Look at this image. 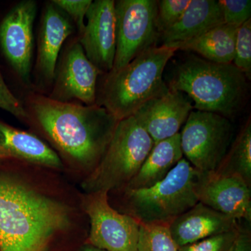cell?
Wrapping results in <instances>:
<instances>
[{
    "mask_svg": "<svg viewBox=\"0 0 251 251\" xmlns=\"http://www.w3.org/2000/svg\"><path fill=\"white\" fill-rule=\"evenodd\" d=\"M69 206L33 186L12 164L0 159V251H49L70 227Z\"/></svg>",
    "mask_w": 251,
    "mask_h": 251,
    "instance_id": "1",
    "label": "cell"
},
{
    "mask_svg": "<svg viewBox=\"0 0 251 251\" xmlns=\"http://www.w3.org/2000/svg\"><path fill=\"white\" fill-rule=\"evenodd\" d=\"M29 120L56 149L81 168L94 171L108 148L117 121L99 105H82L34 96L29 103Z\"/></svg>",
    "mask_w": 251,
    "mask_h": 251,
    "instance_id": "2",
    "label": "cell"
},
{
    "mask_svg": "<svg viewBox=\"0 0 251 251\" xmlns=\"http://www.w3.org/2000/svg\"><path fill=\"white\" fill-rule=\"evenodd\" d=\"M248 79L232 63L219 64L195 54L176 64L168 87L186 94L193 108L232 118L244 108Z\"/></svg>",
    "mask_w": 251,
    "mask_h": 251,
    "instance_id": "3",
    "label": "cell"
},
{
    "mask_svg": "<svg viewBox=\"0 0 251 251\" xmlns=\"http://www.w3.org/2000/svg\"><path fill=\"white\" fill-rule=\"evenodd\" d=\"M209 175L198 171L183 158L164 179L151 187L124 188L111 193L120 195L117 211L139 224L169 226L199 202Z\"/></svg>",
    "mask_w": 251,
    "mask_h": 251,
    "instance_id": "4",
    "label": "cell"
},
{
    "mask_svg": "<svg viewBox=\"0 0 251 251\" xmlns=\"http://www.w3.org/2000/svg\"><path fill=\"white\" fill-rule=\"evenodd\" d=\"M176 51L174 48L154 46L120 70L108 73L96 104L120 121L134 115L151 99L164 95L169 87L163 80V72Z\"/></svg>",
    "mask_w": 251,
    "mask_h": 251,
    "instance_id": "5",
    "label": "cell"
},
{
    "mask_svg": "<svg viewBox=\"0 0 251 251\" xmlns=\"http://www.w3.org/2000/svg\"><path fill=\"white\" fill-rule=\"evenodd\" d=\"M154 143L134 115L117 123L101 160L82 184L86 193H111L126 187Z\"/></svg>",
    "mask_w": 251,
    "mask_h": 251,
    "instance_id": "6",
    "label": "cell"
},
{
    "mask_svg": "<svg viewBox=\"0 0 251 251\" xmlns=\"http://www.w3.org/2000/svg\"><path fill=\"white\" fill-rule=\"evenodd\" d=\"M233 131L227 117L193 110L179 132L184 158L198 171L214 173L228 151Z\"/></svg>",
    "mask_w": 251,
    "mask_h": 251,
    "instance_id": "7",
    "label": "cell"
},
{
    "mask_svg": "<svg viewBox=\"0 0 251 251\" xmlns=\"http://www.w3.org/2000/svg\"><path fill=\"white\" fill-rule=\"evenodd\" d=\"M116 52L112 71H118L156 46L160 38L155 0H118L115 3Z\"/></svg>",
    "mask_w": 251,
    "mask_h": 251,
    "instance_id": "8",
    "label": "cell"
},
{
    "mask_svg": "<svg viewBox=\"0 0 251 251\" xmlns=\"http://www.w3.org/2000/svg\"><path fill=\"white\" fill-rule=\"evenodd\" d=\"M82 207L90 222L87 244L106 251H137L140 224L115 209L108 192L87 193Z\"/></svg>",
    "mask_w": 251,
    "mask_h": 251,
    "instance_id": "9",
    "label": "cell"
},
{
    "mask_svg": "<svg viewBox=\"0 0 251 251\" xmlns=\"http://www.w3.org/2000/svg\"><path fill=\"white\" fill-rule=\"evenodd\" d=\"M37 5L26 0L15 6L0 24V46L20 78L30 85L34 50L33 27Z\"/></svg>",
    "mask_w": 251,
    "mask_h": 251,
    "instance_id": "10",
    "label": "cell"
},
{
    "mask_svg": "<svg viewBox=\"0 0 251 251\" xmlns=\"http://www.w3.org/2000/svg\"><path fill=\"white\" fill-rule=\"evenodd\" d=\"M115 1H92L86 14L87 24L80 36L87 58L100 72H111L116 52Z\"/></svg>",
    "mask_w": 251,
    "mask_h": 251,
    "instance_id": "11",
    "label": "cell"
},
{
    "mask_svg": "<svg viewBox=\"0 0 251 251\" xmlns=\"http://www.w3.org/2000/svg\"><path fill=\"white\" fill-rule=\"evenodd\" d=\"M102 73L89 60L80 43L69 46L55 74L51 99L61 102L77 99L86 105L97 102V82Z\"/></svg>",
    "mask_w": 251,
    "mask_h": 251,
    "instance_id": "12",
    "label": "cell"
},
{
    "mask_svg": "<svg viewBox=\"0 0 251 251\" xmlns=\"http://www.w3.org/2000/svg\"><path fill=\"white\" fill-rule=\"evenodd\" d=\"M191 99L179 91H169L151 99L134 114L156 144L179 133L193 110Z\"/></svg>",
    "mask_w": 251,
    "mask_h": 251,
    "instance_id": "13",
    "label": "cell"
},
{
    "mask_svg": "<svg viewBox=\"0 0 251 251\" xmlns=\"http://www.w3.org/2000/svg\"><path fill=\"white\" fill-rule=\"evenodd\" d=\"M199 202L237 221L251 223V187L235 175H209Z\"/></svg>",
    "mask_w": 251,
    "mask_h": 251,
    "instance_id": "14",
    "label": "cell"
},
{
    "mask_svg": "<svg viewBox=\"0 0 251 251\" xmlns=\"http://www.w3.org/2000/svg\"><path fill=\"white\" fill-rule=\"evenodd\" d=\"M240 222L202 204L185 211L168 226L178 248L240 227Z\"/></svg>",
    "mask_w": 251,
    "mask_h": 251,
    "instance_id": "15",
    "label": "cell"
},
{
    "mask_svg": "<svg viewBox=\"0 0 251 251\" xmlns=\"http://www.w3.org/2000/svg\"><path fill=\"white\" fill-rule=\"evenodd\" d=\"M73 32L74 27L67 16L53 3L48 5L43 16L37 51V69L46 82L55 78L59 52Z\"/></svg>",
    "mask_w": 251,
    "mask_h": 251,
    "instance_id": "16",
    "label": "cell"
},
{
    "mask_svg": "<svg viewBox=\"0 0 251 251\" xmlns=\"http://www.w3.org/2000/svg\"><path fill=\"white\" fill-rule=\"evenodd\" d=\"M0 159L23 161L59 169L60 157L40 138L0 121Z\"/></svg>",
    "mask_w": 251,
    "mask_h": 251,
    "instance_id": "17",
    "label": "cell"
},
{
    "mask_svg": "<svg viewBox=\"0 0 251 251\" xmlns=\"http://www.w3.org/2000/svg\"><path fill=\"white\" fill-rule=\"evenodd\" d=\"M224 23L219 1L191 0L179 21L160 36L161 46L174 48Z\"/></svg>",
    "mask_w": 251,
    "mask_h": 251,
    "instance_id": "18",
    "label": "cell"
},
{
    "mask_svg": "<svg viewBox=\"0 0 251 251\" xmlns=\"http://www.w3.org/2000/svg\"><path fill=\"white\" fill-rule=\"evenodd\" d=\"M184 158L180 133L153 145L134 177L127 185L128 189H142L162 181Z\"/></svg>",
    "mask_w": 251,
    "mask_h": 251,
    "instance_id": "19",
    "label": "cell"
},
{
    "mask_svg": "<svg viewBox=\"0 0 251 251\" xmlns=\"http://www.w3.org/2000/svg\"><path fill=\"white\" fill-rule=\"evenodd\" d=\"M237 30V27L224 23L174 49L192 51L210 62L231 64L233 62Z\"/></svg>",
    "mask_w": 251,
    "mask_h": 251,
    "instance_id": "20",
    "label": "cell"
},
{
    "mask_svg": "<svg viewBox=\"0 0 251 251\" xmlns=\"http://www.w3.org/2000/svg\"><path fill=\"white\" fill-rule=\"evenodd\" d=\"M214 174L235 175L251 187V121L246 122Z\"/></svg>",
    "mask_w": 251,
    "mask_h": 251,
    "instance_id": "21",
    "label": "cell"
},
{
    "mask_svg": "<svg viewBox=\"0 0 251 251\" xmlns=\"http://www.w3.org/2000/svg\"><path fill=\"white\" fill-rule=\"evenodd\" d=\"M137 251H178L166 225L140 224Z\"/></svg>",
    "mask_w": 251,
    "mask_h": 251,
    "instance_id": "22",
    "label": "cell"
},
{
    "mask_svg": "<svg viewBox=\"0 0 251 251\" xmlns=\"http://www.w3.org/2000/svg\"><path fill=\"white\" fill-rule=\"evenodd\" d=\"M232 64L251 80V19L237 28Z\"/></svg>",
    "mask_w": 251,
    "mask_h": 251,
    "instance_id": "23",
    "label": "cell"
},
{
    "mask_svg": "<svg viewBox=\"0 0 251 251\" xmlns=\"http://www.w3.org/2000/svg\"><path fill=\"white\" fill-rule=\"evenodd\" d=\"M190 2L191 0L157 1L156 24L160 36L179 21Z\"/></svg>",
    "mask_w": 251,
    "mask_h": 251,
    "instance_id": "24",
    "label": "cell"
},
{
    "mask_svg": "<svg viewBox=\"0 0 251 251\" xmlns=\"http://www.w3.org/2000/svg\"><path fill=\"white\" fill-rule=\"evenodd\" d=\"M242 226L178 248V251H229L240 233Z\"/></svg>",
    "mask_w": 251,
    "mask_h": 251,
    "instance_id": "25",
    "label": "cell"
},
{
    "mask_svg": "<svg viewBox=\"0 0 251 251\" xmlns=\"http://www.w3.org/2000/svg\"><path fill=\"white\" fill-rule=\"evenodd\" d=\"M225 24L239 27L251 19V0H219Z\"/></svg>",
    "mask_w": 251,
    "mask_h": 251,
    "instance_id": "26",
    "label": "cell"
},
{
    "mask_svg": "<svg viewBox=\"0 0 251 251\" xmlns=\"http://www.w3.org/2000/svg\"><path fill=\"white\" fill-rule=\"evenodd\" d=\"M52 2L75 21L80 35L85 27V18L92 0H54Z\"/></svg>",
    "mask_w": 251,
    "mask_h": 251,
    "instance_id": "27",
    "label": "cell"
},
{
    "mask_svg": "<svg viewBox=\"0 0 251 251\" xmlns=\"http://www.w3.org/2000/svg\"><path fill=\"white\" fill-rule=\"evenodd\" d=\"M0 108L9 112L11 115L21 120L29 119L27 110L10 91L9 87L5 83L1 72H0Z\"/></svg>",
    "mask_w": 251,
    "mask_h": 251,
    "instance_id": "28",
    "label": "cell"
},
{
    "mask_svg": "<svg viewBox=\"0 0 251 251\" xmlns=\"http://www.w3.org/2000/svg\"><path fill=\"white\" fill-rule=\"evenodd\" d=\"M229 251H251V233L249 228L242 227L240 233Z\"/></svg>",
    "mask_w": 251,
    "mask_h": 251,
    "instance_id": "29",
    "label": "cell"
},
{
    "mask_svg": "<svg viewBox=\"0 0 251 251\" xmlns=\"http://www.w3.org/2000/svg\"><path fill=\"white\" fill-rule=\"evenodd\" d=\"M80 251H106L103 250V249H99V248L94 247L93 246L90 245V244H86L85 246H83Z\"/></svg>",
    "mask_w": 251,
    "mask_h": 251,
    "instance_id": "30",
    "label": "cell"
}]
</instances>
